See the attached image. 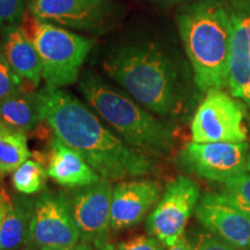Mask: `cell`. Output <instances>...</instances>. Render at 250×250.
<instances>
[{
    "instance_id": "obj_1",
    "label": "cell",
    "mask_w": 250,
    "mask_h": 250,
    "mask_svg": "<svg viewBox=\"0 0 250 250\" xmlns=\"http://www.w3.org/2000/svg\"><path fill=\"white\" fill-rule=\"evenodd\" d=\"M36 98L42 122L55 137L80 153L101 179L111 182L155 173L147 155L130 147L77 98L48 86Z\"/></svg>"
},
{
    "instance_id": "obj_2",
    "label": "cell",
    "mask_w": 250,
    "mask_h": 250,
    "mask_svg": "<svg viewBox=\"0 0 250 250\" xmlns=\"http://www.w3.org/2000/svg\"><path fill=\"white\" fill-rule=\"evenodd\" d=\"M177 26L198 88L227 87L232 9L221 0H199L181 12Z\"/></svg>"
},
{
    "instance_id": "obj_3",
    "label": "cell",
    "mask_w": 250,
    "mask_h": 250,
    "mask_svg": "<svg viewBox=\"0 0 250 250\" xmlns=\"http://www.w3.org/2000/svg\"><path fill=\"white\" fill-rule=\"evenodd\" d=\"M103 68L151 111L161 116L179 112L182 105L179 74L169 57L156 45H122L105 58Z\"/></svg>"
},
{
    "instance_id": "obj_4",
    "label": "cell",
    "mask_w": 250,
    "mask_h": 250,
    "mask_svg": "<svg viewBox=\"0 0 250 250\" xmlns=\"http://www.w3.org/2000/svg\"><path fill=\"white\" fill-rule=\"evenodd\" d=\"M79 88L89 105L130 147L147 156H161L173 148L171 127L114 89L101 78L86 73Z\"/></svg>"
},
{
    "instance_id": "obj_5",
    "label": "cell",
    "mask_w": 250,
    "mask_h": 250,
    "mask_svg": "<svg viewBox=\"0 0 250 250\" xmlns=\"http://www.w3.org/2000/svg\"><path fill=\"white\" fill-rule=\"evenodd\" d=\"M30 37L42 62V78L51 88L72 85L92 50L94 41L45 21H31Z\"/></svg>"
},
{
    "instance_id": "obj_6",
    "label": "cell",
    "mask_w": 250,
    "mask_h": 250,
    "mask_svg": "<svg viewBox=\"0 0 250 250\" xmlns=\"http://www.w3.org/2000/svg\"><path fill=\"white\" fill-rule=\"evenodd\" d=\"M247 108L232 94L211 88L197 108L191 122L195 143H246Z\"/></svg>"
},
{
    "instance_id": "obj_7",
    "label": "cell",
    "mask_w": 250,
    "mask_h": 250,
    "mask_svg": "<svg viewBox=\"0 0 250 250\" xmlns=\"http://www.w3.org/2000/svg\"><path fill=\"white\" fill-rule=\"evenodd\" d=\"M201 198L195 181L179 176L169 182L147 218L148 233L167 248L184 235V229Z\"/></svg>"
},
{
    "instance_id": "obj_8",
    "label": "cell",
    "mask_w": 250,
    "mask_h": 250,
    "mask_svg": "<svg viewBox=\"0 0 250 250\" xmlns=\"http://www.w3.org/2000/svg\"><path fill=\"white\" fill-rule=\"evenodd\" d=\"M80 233L72 213L71 202L62 193L43 192L34 201L29 243L42 247L76 248Z\"/></svg>"
},
{
    "instance_id": "obj_9",
    "label": "cell",
    "mask_w": 250,
    "mask_h": 250,
    "mask_svg": "<svg viewBox=\"0 0 250 250\" xmlns=\"http://www.w3.org/2000/svg\"><path fill=\"white\" fill-rule=\"evenodd\" d=\"M248 143H195L187 144L181 160L203 179L225 182L246 171Z\"/></svg>"
},
{
    "instance_id": "obj_10",
    "label": "cell",
    "mask_w": 250,
    "mask_h": 250,
    "mask_svg": "<svg viewBox=\"0 0 250 250\" xmlns=\"http://www.w3.org/2000/svg\"><path fill=\"white\" fill-rule=\"evenodd\" d=\"M196 217L208 232L234 248L250 247V214L221 193H205L197 204Z\"/></svg>"
},
{
    "instance_id": "obj_11",
    "label": "cell",
    "mask_w": 250,
    "mask_h": 250,
    "mask_svg": "<svg viewBox=\"0 0 250 250\" xmlns=\"http://www.w3.org/2000/svg\"><path fill=\"white\" fill-rule=\"evenodd\" d=\"M112 188L109 181L101 179L83 187L71 202L72 213L83 242L108 239L110 229Z\"/></svg>"
},
{
    "instance_id": "obj_12",
    "label": "cell",
    "mask_w": 250,
    "mask_h": 250,
    "mask_svg": "<svg viewBox=\"0 0 250 250\" xmlns=\"http://www.w3.org/2000/svg\"><path fill=\"white\" fill-rule=\"evenodd\" d=\"M30 13L40 21L80 30H96L107 20L108 0H33Z\"/></svg>"
},
{
    "instance_id": "obj_13",
    "label": "cell",
    "mask_w": 250,
    "mask_h": 250,
    "mask_svg": "<svg viewBox=\"0 0 250 250\" xmlns=\"http://www.w3.org/2000/svg\"><path fill=\"white\" fill-rule=\"evenodd\" d=\"M161 184L154 180L122 182L112 189L110 227L127 229L138 225L161 197Z\"/></svg>"
},
{
    "instance_id": "obj_14",
    "label": "cell",
    "mask_w": 250,
    "mask_h": 250,
    "mask_svg": "<svg viewBox=\"0 0 250 250\" xmlns=\"http://www.w3.org/2000/svg\"><path fill=\"white\" fill-rule=\"evenodd\" d=\"M229 51L227 87L234 98L241 99L250 83V9H235Z\"/></svg>"
},
{
    "instance_id": "obj_15",
    "label": "cell",
    "mask_w": 250,
    "mask_h": 250,
    "mask_svg": "<svg viewBox=\"0 0 250 250\" xmlns=\"http://www.w3.org/2000/svg\"><path fill=\"white\" fill-rule=\"evenodd\" d=\"M48 176L66 188L90 186L101 180V176L90 167L83 156L68 147L61 139L51 140Z\"/></svg>"
},
{
    "instance_id": "obj_16",
    "label": "cell",
    "mask_w": 250,
    "mask_h": 250,
    "mask_svg": "<svg viewBox=\"0 0 250 250\" xmlns=\"http://www.w3.org/2000/svg\"><path fill=\"white\" fill-rule=\"evenodd\" d=\"M1 55L22 80L33 86L42 78V62L35 44L22 28L11 24L2 31Z\"/></svg>"
},
{
    "instance_id": "obj_17",
    "label": "cell",
    "mask_w": 250,
    "mask_h": 250,
    "mask_svg": "<svg viewBox=\"0 0 250 250\" xmlns=\"http://www.w3.org/2000/svg\"><path fill=\"white\" fill-rule=\"evenodd\" d=\"M34 201L24 196H8L0 230L1 250H20L29 243V226Z\"/></svg>"
},
{
    "instance_id": "obj_18",
    "label": "cell",
    "mask_w": 250,
    "mask_h": 250,
    "mask_svg": "<svg viewBox=\"0 0 250 250\" xmlns=\"http://www.w3.org/2000/svg\"><path fill=\"white\" fill-rule=\"evenodd\" d=\"M0 121L23 132L35 129L42 122L36 94L22 92L0 100Z\"/></svg>"
},
{
    "instance_id": "obj_19",
    "label": "cell",
    "mask_w": 250,
    "mask_h": 250,
    "mask_svg": "<svg viewBox=\"0 0 250 250\" xmlns=\"http://www.w3.org/2000/svg\"><path fill=\"white\" fill-rule=\"evenodd\" d=\"M29 156L23 131L0 121V176L13 173Z\"/></svg>"
},
{
    "instance_id": "obj_20",
    "label": "cell",
    "mask_w": 250,
    "mask_h": 250,
    "mask_svg": "<svg viewBox=\"0 0 250 250\" xmlns=\"http://www.w3.org/2000/svg\"><path fill=\"white\" fill-rule=\"evenodd\" d=\"M46 176L41 162L28 159L12 173V184L22 195H34L44 189Z\"/></svg>"
},
{
    "instance_id": "obj_21",
    "label": "cell",
    "mask_w": 250,
    "mask_h": 250,
    "mask_svg": "<svg viewBox=\"0 0 250 250\" xmlns=\"http://www.w3.org/2000/svg\"><path fill=\"white\" fill-rule=\"evenodd\" d=\"M221 195L250 214V173L243 171L224 182Z\"/></svg>"
},
{
    "instance_id": "obj_22",
    "label": "cell",
    "mask_w": 250,
    "mask_h": 250,
    "mask_svg": "<svg viewBox=\"0 0 250 250\" xmlns=\"http://www.w3.org/2000/svg\"><path fill=\"white\" fill-rule=\"evenodd\" d=\"M22 79L13 71L0 52V100L23 92Z\"/></svg>"
},
{
    "instance_id": "obj_23",
    "label": "cell",
    "mask_w": 250,
    "mask_h": 250,
    "mask_svg": "<svg viewBox=\"0 0 250 250\" xmlns=\"http://www.w3.org/2000/svg\"><path fill=\"white\" fill-rule=\"evenodd\" d=\"M22 0H0V26L17 24L22 19Z\"/></svg>"
},
{
    "instance_id": "obj_24",
    "label": "cell",
    "mask_w": 250,
    "mask_h": 250,
    "mask_svg": "<svg viewBox=\"0 0 250 250\" xmlns=\"http://www.w3.org/2000/svg\"><path fill=\"white\" fill-rule=\"evenodd\" d=\"M116 250H165V246L154 236L139 235L118 243Z\"/></svg>"
},
{
    "instance_id": "obj_25",
    "label": "cell",
    "mask_w": 250,
    "mask_h": 250,
    "mask_svg": "<svg viewBox=\"0 0 250 250\" xmlns=\"http://www.w3.org/2000/svg\"><path fill=\"white\" fill-rule=\"evenodd\" d=\"M191 250H239L219 239L213 233H202Z\"/></svg>"
},
{
    "instance_id": "obj_26",
    "label": "cell",
    "mask_w": 250,
    "mask_h": 250,
    "mask_svg": "<svg viewBox=\"0 0 250 250\" xmlns=\"http://www.w3.org/2000/svg\"><path fill=\"white\" fill-rule=\"evenodd\" d=\"M8 196L9 193L6 191L4 188H1V189H0V230H1V223L6 211V205H7ZM0 250H1V246H0Z\"/></svg>"
},
{
    "instance_id": "obj_27",
    "label": "cell",
    "mask_w": 250,
    "mask_h": 250,
    "mask_svg": "<svg viewBox=\"0 0 250 250\" xmlns=\"http://www.w3.org/2000/svg\"><path fill=\"white\" fill-rule=\"evenodd\" d=\"M192 245L189 240L187 239V236H182L181 239L175 243L174 246H171L168 248V250H191Z\"/></svg>"
},
{
    "instance_id": "obj_28",
    "label": "cell",
    "mask_w": 250,
    "mask_h": 250,
    "mask_svg": "<svg viewBox=\"0 0 250 250\" xmlns=\"http://www.w3.org/2000/svg\"><path fill=\"white\" fill-rule=\"evenodd\" d=\"M94 248H95V250H116L115 247L108 241V239L95 241L94 242Z\"/></svg>"
},
{
    "instance_id": "obj_29",
    "label": "cell",
    "mask_w": 250,
    "mask_h": 250,
    "mask_svg": "<svg viewBox=\"0 0 250 250\" xmlns=\"http://www.w3.org/2000/svg\"><path fill=\"white\" fill-rule=\"evenodd\" d=\"M241 100L246 103L247 107H248V109H249L248 120H249V123H250V83H249V86L247 87V89L245 90V93H243V95L241 96Z\"/></svg>"
},
{
    "instance_id": "obj_30",
    "label": "cell",
    "mask_w": 250,
    "mask_h": 250,
    "mask_svg": "<svg viewBox=\"0 0 250 250\" xmlns=\"http://www.w3.org/2000/svg\"><path fill=\"white\" fill-rule=\"evenodd\" d=\"M74 250H93L92 247H90L88 245V242H81L80 245H77L76 248H74Z\"/></svg>"
},
{
    "instance_id": "obj_31",
    "label": "cell",
    "mask_w": 250,
    "mask_h": 250,
    "mask_svg": "<svg viewBox=\"0 0 250 250\" xmlns=\"http://www.w3.org/2000/svg\"><path fill=\"white\" fill-rule=\"evenodd\" d=\"M40 250H74V249L66 248V247H42Z\"/></svg>"
},
{
    "instance_id": "obj_32",
    "label": "cell",
    "mask_w": 250,
    "mask_h": 250,
    "mask_svg": "<svg viewBox=\"0 0 250 250\" xmlns=\"http://www.w3.org/2000/svg\"><path fill=\"white\" fill-rule=\"evenodd\" d=\"M246 171H249V173H250V148H249V152H248V156H247Z\"/></svg>"
},
{
    "instance_id": "obj_33",
    "label": "cell",
    "mask_w": 250,
    "mask_h": 250,
    "mask_svg": "<svg viewBox=\"0 0 250 250\" xmlns=\"http://www.w3.org/2000/svg\"><path fill=\"white\" fill-rule=\"evenodd\" d=\"M161 1H165V2H177V1H182V0H161Z\"/></svg>"
},
{
    "instance_id": "obj_34",
    "label": "cell",
    "mask_w": 250,
    "mask_h": 250,
    "mask_svg": "<svg viewBox=\"0 0 250 250\" xmlns=\"http://www.w3.org/2000/svg\"><path fill=\"white\" fill-rule=\"evenodd\" d=\"M0 179H1V176H0ZM0 189H1V181H0Z\"/></svg>"
},
{
    "instance_id": "obj_35",
    "label": "cell",
    "mask_w": 250,
    "mask_h": 250,
    "mask_svg": "<svg viewBox=\"0 0 250 250\" xmlns=\"http://www.w3.org/2000/svg\"><path fill=\"white\" fill-rule=\"evenodd\" d=\"M24 250H31V249H24Z\"/></svg>"
}]
</instances>
